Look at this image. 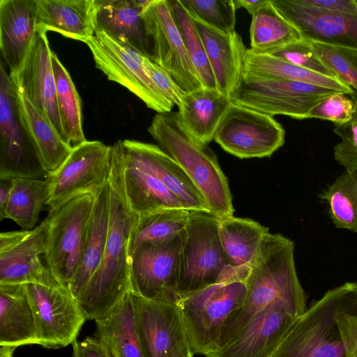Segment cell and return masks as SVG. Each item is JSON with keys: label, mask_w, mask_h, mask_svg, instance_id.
<instances>
[{"label": "cell", "mask_w": 357, "mask_h": 357, "mask_svg": "<svg viewBox=\"0 0 357 357\" xmlns=\"http://www.w3.org/2000/svg\"><path fill=\"white\" fill-rule=\"evenodd\" d=\"M189 15L222 32L234 31L236 10L234 0H180Z\"/></svg>", "instance_id": "ab89813d"}, {"label": "cell", "mask_w": 357, "mask_h": 357, "mask_svg": "<svg viewBox=\"0 0 357 357\" xmlns=\"http://www.w3.org/2000/svg\"><path fill=\"white\" fill-rule=\"evenodd\" d=\"M130 294L145 357H194L178 304Z\"/></svg>", "instance_id": "4fadbf2b"}, {"label": "cell", "mask_w": 357, "mask_h": 357, "mask_svg": "<svg viewBox=\"0 0 357 357\" xmlns=\"http://www.w3.org/2000/svg\"><path fill=\"white\" fill-rule=\"evenodd\" d=\"M244 74L310 84L352 94L354 90L337 78L324 76L268 54H255L247 49Z\"/></svg>", "instance_id": "4dcf8cb0"}, {"label": "cell", "mask_w": 357, "mask_h": 357, "mask_svg": "<svg viewBox=\"0 0 357 357\" xmlns=\"http://www.w3.org/2000/svg\"><path fill=\"white\" fill-rule=\"evenodd\" d=\"M338 91L310 84L244 74L230 97L231 103L271 116L310 119L311 110Z\"/></svg>", "instance_id": "ba28073f"}, {"label": "cell", "mask_w": 357, "mask_h": 357, "mask_svg": "<svg viewBox=\"0 0 357 357\" xmlns=\"http://www.w3.org/2000/svg\"><path fill=\"white\" fill-rule=\"evenodd\" d=\"M148 132L158 146L183 169L202 193L212 214L219 219L233 216L227 178L215 154L187 131L177 112L157 113Z\"/></svg>", "instance_id": "277c9868"}, {"label": "cell", "mask_w": 357, "mask_h": 357, "mask_svg": "<svg viewBox=\"0 0 357 357\" xmlns=\"http://www.w3.org/2000/svg\"><path fill=\"white\" fill-rule=\"evenodd\" d=\"M110 203L109 181L95 193L81 262L69 291L77 298L98 271L102 259L108 231Z\"/></svg>", "instance_id": "f1b7e54d"}, {"label": "cell", "mask_w": 357, "mask_h": 357, "mask_svg": "<svg viewBox=\"0 0 357 357\" xmlns=\"http://www.w3.org/2000/svg\"><path fill=\"white\" fill-rule=\"evenodd\" d=\"M354 96L357 102V92ZM334 132L341 142L334 146V158L345 172H357V107L353 118L342 125L335 124Z\"/></svg>", "instance_id": "ee69618b"}, {"label": "cell", "mask_w": 357, "mask_h": 357, "mask_svg": "<svg viewBox=\"0 0 357 357\" xmlns=\"http://www.w3.org/2000/svg\"><path fill=\"white\" fill-rule=\"evenodd\" d=\"M110 203L104 255L98 271L76 298L86 320L108 317L130 292V242L138 215L126 195L122 140L112 145Z\"/></svg>", "instance_id": "6da1fadb"}, {"label": "cell", "mask_w": 357, "mask_h": 357, "mask_svg": "<svg viewBox=\"0 0 357 357\" xmlns=\"http://www.w3.org/2000/svg\"><path fill=\"white\" fill-rule=\"evenodd\" d=\"M96 68L110 81L124 86L157 113L172 112L169 102L148 75L144 55L128 45L97 30L86 43Z\"/></svg>", "instance_id": "30bf717a"}, {"label": "cell", "mask_w": 357, "mask_h": 357, "mask_svg": "<svg viewBox=\"0 0 357 357\" xmlns=\"http://www.w3.org/2000/svg\"><path fill=\"white\" fill-rule=\"evenodd\" d=\"M142 17L149 58L163 68L185 93L203 87L174 22L168 0H147Z\"/></svg>", "instance_id": "5bb4252c"}, {"label": "cell", "mask_w": 357, "mask_h": 357, "mask_svg": "<svg viewBox=\"0 0 357 357\" xmlns=\"http://www.w3.org/2000/svg\"><path fill=\"white\" fill-rule=\"evenodd\" d=\"M95 194L77 195L50 211L47 220V266L69 290L82 260Z\"/></svg>", "instance_id": "8992f818"}, {"label": "cell", "mask_w": 357, "mask_h": 357, "mask_svg": "<svg viewBox=\"0 0 357 357\" xmlns=\"http://www.w3.org/2000/svg\"><path fill=\"white\" fill-rule=\"evenodd\" d=\"M192 19L203 42L217 89L230 99L244 75L247 48L235 30L222 32Z\"/></svg>", "instance_id": "7402d4cb"}, {"label": "cell", "mask_w": 357, "mask_h": 357, "mask_svg": "<svg viewBox=\"0 0 357 357\" xmlns=\"http://www.w3.org/2000/svg\"><path fill=\"white\" fill-rule=\"evenodd\" d=\"M302 38L357 50V17L319 9L300 0H271Z\"/></svg>", "instance_id": "d6986e66"}, {"label": "cell", "mask_w": 357, "mask_h": 357, "mask_svg": "<svg viewBox=\"0 0 357 357\" xmlns=\"http://www.w3.org/2000/svg\"><path fill=\"white\" fill-rule=\"evenodd\" d=\"M47 175L22 123L15 84L1 62L0 179H45Z\"/></svg>", "instance_id": "8fae6325"}, {"label": "cell", "mask_w": 357, "mask_h": 357, "mask_svg": "<svg viewBox=\"0 0 357 357\" xmlns=\"http://www.w3.org/2000/svg\"><path fill=\"white\" fill-rule=\"evenodd\" d=\"M268 54L275 56L318 74L337 78L319 59L310 40L301 38Z\"/></svg>", "instance_id": "b9f144b4"}, {"label": "cell", "mask_w": 357, "mask_h": 357, "mask_svg": "<svg viewBox=\"0 0 357 357\" xmlns=\"http://www.w3.org/2000/svg\"><path fill=\"white\" fill-rule=\"evenodd\" d=\"M268 232V228L251 219H219L220 243L229 264L234 268L250 265Z\"/></svg>", "instance_id": "1f68e13d"}, {"label": "cell", "mask_w": 357, "mask_h": 357, "mask_svg": "<svg viewBox=\"0 0 357 357\" xmlns=\"http://www.w3.org/2000/svg\"><path fill=\"white\" fill-rule=\"evenodd\" d=\"M12 181L0 179V220L6 219V208L10 198Z\"/></svg>", "instance_id": "c3c4849f"}, {"label": "cell", "mask_w": 357, "mask_h": 357, "mask_svg": "<svg viewBox=\"0 0 357 357\" xmlns=\"http://www.w3.org/2000/svg\"><path fill=\"white\" fill-rule=\"evenodd\" d=\"M6 208L10 219L24 230L34 229L43 207L47 205L50 187L46 179L15 178Z\"/></svg>", "instance_id": "d590c367"}, {"label": "cell", "mask_w": 357, "mask_h": 357, "mask_svg": "<svg viewBox=\"0 0 357 357\" xmlns=\"http://www.w3.org/2000/svg\"><path fill=\"white\" fill-rule=\"evenodd\" d=\"M354 93L337 92L326 98L311 110L310 118L328 120L337 125L349 122L357 107Z\"/></svg>", "instance_id": "7bdbcfd3"}, {"label": "cell", "mask_w": 357, "mask_h": 357, "mask_svg": "<svg viewBox=\"0 0 357 357\" xmlns=\"http://www.w3.org/2000/svg\"><path fill=\"white\" fill-rule=\"evenodd\" d=\"M231 103L218 90L202 87L185 93L178 107V117L193 137L207 145L213 139Z\"/></svg>", "instance_id": "83f0119b"}, {"label": "cell", "mask_w": 357, "mask_h": 357, "mask_svg": "<svg viewBox=\"0 0 357 357\" xmlns=\"http://www.w3.org/2000/svg\"><path fill=\"white\" fill-rule=\"evenodd\" d=\"M51 59L61 127L67 142L73 147L86 141L82 126L81 99L68 71L53 51Z\"/></svg>", "instance_id": "e575fe53"}, {"label": "cell", "mask_w": 357, "mask_h": 357, "mask_svg": "<svg viewBox=\"0 0 357 357\" xmlns=\"http://www.w3.org/2000/svg\"><path fill=\"white\" fill-rule=\"evenodd\" d=\"M307 6L331 12L357 17L355 0H300Z\"/></svg>", "instance_id": "7dc6e473"}, {"label": "cell", "mask_w": 357, "mask_h": 357, "mask_svg": "<svg viewBox=\"0 0 357 357\" xmlns=\"http://www.w3.org/2000/svg\"><path fill=\"white\" fill-rule=\"evenodd\" d=\"M15 349L13 347H1L0 357H13Z\"/></svg>", "instance_id": "f907efd6"}, {"label": "cell", "mask_w": 357, "mask_h": 357, "mask_svg": "<svg viewBox=\"0 0 357 357\" xmlns=\"http://www.w3.org/2000/svg\"><path fill=\"white\" fill-rule=\"evenodd\" d=\"M123 178L127 199L138 216L164 209L184 208L178 198L165 185L124 157Z\"/></svg>", "instance_id": "f546056e"}, {"label": "cell", "mask_w": 357, "mask_h": 357, "mask_svg": "<svg viewBox=\"0 0 357 357\" xmlns=\"http://www.w3.org/2000/svg\"><path fill=\"white\" fill-rule=\"evenodd\" d=\"M189 213L184 208H169L138 216L131 234L130 253L143 243L167 241L183 232Z\"/></svg>", "instance_id": "8d00e7d4"}, {"label": "cell", "mask_w": 357, "mask_h": 357, "mask_svg": "<svg viewBox=\"0 0 357 357\" xmlns=\"http://www.w3.org/2000/svg\"><path fill=\"white\" fill-rule=\"evenodd\" d=\"M351 357H357V341Z\"/></svg>", "instance_id": "816d5d0a"}, {"label": "cell", "mask_w": 357, "mask_h": 357, "mask_svg": "<svg viewBox=\"0 0 357 357\" xmlns=\"http://www.w3.org/2000/svg\"><path fill=\"white\" fill-rule=\"evenodd\" d=\"M298 317L282 307L266 310L206 357H269Z\"/></svg>", "instance_id": "44dd1931"}, {"label": "cell", "mask_w": 357, "mask_h": 357, "mask_svg": "<svg viewBox=\"0 0 357 357\" xmlns=\"http://www.w3.org/2000/svg\"><path fill=\"white\" fill-rule=\"evenodd\" d=\"M250 36V50L255 54H269L302 38L298 30L271 0L252 15Z\"/></svg>", "instance_id": "836d02e7"}, {"label": "cell", "mask_w": 357, "mask_h": 357, "mask_svg": "<svg viewBox=\"0 0 357 357\" xmlns=\"http://www.w3.org/2000/svg\"><path fill=\"white\" fill-rule=\"evenodd\" d=\"M72 346L73 357H113L107 346L96 337L75 340Z\"/></svg>", "instance_id": "bcb514c9"}, {"label": "cell", "mask_w": 357, "mask_h": 357, "mask_svg": "<svg viewBox=\"0 0 357 357\" xmlns=\"http://www.w3.org/2000/svg\"><path fill=\"white\" fill-rule=\"evenodd\" d=\"M96 0H36V30L86 43L95 34Z\"/></svg>", "instance_id": "cb8c5ba5"}, {"label": "cell", "mask_w": 357, "mask_h": 357, "mask_svg": "<svg viewBox=\"0 0 357 357\" xmlns=\"http://www.w3.org/2000/svg\"><path fill=\"white\" fill-rule=\"evenodd\" d=\"M269 0H234L236 9L244 8L252 15L262 6L266 4Z\"/></svg>", "instance_id": "681fc988"}, {"label": "cell", "mask_w": 357, "mask_h": 357, "mask_svg": "<svg viewBox=\"0 0 357 357\" xmlns=\"http://www.w3.org/2000/svg\"><path fill=\"white\" fill-rule=\"evenodd\" d=\"M122 146L124 158L160 181L178 198L185 210L211 213L183 169L158 145L124 139Z\"/></svg>", "instance_id": "ac0fdd59"}, {"label": "cell", "mask_w": 357, "mask_h": 357, "mask_svg": "<svg viewBox=\"0 0 357 357\" xmlns=\"http://www.w3.org/2000/svg\"><path fill=\"white\" fill-rule=\"evenodd\" d=\"M168 2L191 63L203 87L217 89L215 77L193 19L180 0H168Z\"/></svg>", "instance_id": "f35d334b"}, {"label": "cell", "mask_w": 357, "mask_h": 357, "mask_svg": "<svg viewBox=\"0 0 357 357\" xmlns=\"http://www.w3.org/2000/svg\"><path fill=\"white\" fill-rule=\"evenodd\" d=\"M179 270L180 300L216 282L230 266L219 237V218L190 211Z\"/></svg>", "instance_id": "52a82bcc"}, {"label": "cell", "mask_w": 357, "mask_h": 357, "mask_svg": "<svg viewBox=\"0 0 357 357\" xmlns=\"http://www.w3.org/2000/svg\"><path fill=\"white\" fill-rule=\"evenodd\" d=\"M23 126L46 172H55L70 155L73 146L66 142L50 121L31 103L21 84L13 77Z\"/></svg>", "instance_id": "484cf974"}, {"label": "cell", "mask_w": 357, "mask_h": 357, "mask_svg": "<svg viewBox=\"0 0 357 357\" xmlns=\"http://www.w3.org/2000/svg\"><path fill=\"white\" fill-rule=\"evenodd\" d=\"M335 227L357 233V172H345L319 195Z\"/></svg>", "instance_id": "74e56055"}, {"label": "cell", "mask_w": 357, "mask_h": 357, "mask_svg": "<svg viewBox=\"0 0 357 357\" xmlns=\"http://www.w3.org/2000/svg\"><path fill=\"white\" fill-rule=\"evenodd\" d=\"M47 220L31 230L0 234V284L62 287L40 256L46 252Z\"/></svg>", "instance_id": "e0dca14e"}, {"label": "cell", "mask_w": 357, "mask_h": 357, "mask_svg": "<svg viewBox=\"0 0 357 357\" xmlns=\"http://www.w3.org/2000/svg\"><path fill=\"white\" fill-rule=\"evenodd\" d=\"M146 2L147 0H96L97 30L149 57L148 39L142 17Z\"/></svg>", "instance_id": "d4e9b609"}, {"label": "cell", "mask_w": 357, "mask_h": 357, "mask_svg": "<svg viewBox=\"0 0 357 357\" xmlns=\"http://www.w3.org/2000/svg\"><path fill=\"white\" fill-rule=\"evenodd\" d=\"M95 322L96 337L113 357H145L136 331L130 292L111 314Z\"/></svg>", "instance_id": "d6a6232c"}, {"label": "cell", "mask_w": 357, "mask_h": 357, "mask_svg": "<svg viewBox=\"0 0 357 357\" xmlns=\"http://www.w3.org/2000/svg\"><path fill=\"white\" fill-rule=\"evenodd\" d=\"M25 287L36 319L38 344L59 349L77 340L86 318L70 291L63 287Z\"/></svg>", "instance_id": "2e32d148"}, {"label": "cell", "mask_w": 357, "mask_h": 357, "mask_svg": "<svg viewBox=\"0 0 357 357\" xmlns=\"http://www.w3.org/2000/svg\"><path fill=\"white\" fill-rule=\"evenodd\" d=\"M185 233L167 241L143 243L130 253V292L146 299L179 303L180 258Z\"/></svg>", "instance_id": "9c48e42d"}, {"label": "cell", "mask_w": 357, "mask_h": 357, "mask_svg": "<svg viewBox=\"0 0 357 357\" xmlns=\"http://www.w3.org/2000/svg\"><path fill=\"white\" fill-rule=\"evenodd\" d=\"M312 45L335 77L357 92V50L318 42Z\"/></svg>", "instance_id": "60d3db41"}, {"label": "cell", "mask_w": 357, "mask_h": 357, "mask_svg": "<svg viewBox=\"0 0 357 357\" xmlns=\"http://www.w3.org/2000/svg\"><path fill=\"white\" fill-rule=\"evenodd\" d=\"M38 343L25 284H0V346L17 348Z\"/></svg>", "instance_id": "4316f807"}, {"label": "cell", "mask_w": 357, "mask_h": 357, "mask_svg": "<svg viewBox=\"0 0 357 357\" xmlns=\"http://www.w3.org/2000/svg\"><path fill=\"white\" fill-rule=\"evenodd\" d=\"M356 341L357 282H349L307 308L269 357H351Z\"/></svg>", "instance_id": "3957f363"}, {"label": "cell", "mask_w": 357, "mask_h": 357, "mask_svg": "<svg viewBox=\"0 0 357 357\" xmlns=\"http://www.w3.org/2000/svg\"><path fill=\"white\" fill-rule=\"evenodd\" d=\"M52 52L46 32L36 30L21 70L16 75H9L21 84L31 103L50 121L67 142L56 104Z\"/></svg>", "instance_id": "ffe728a7"}, {"label": "cell", "mask_w": 357, "mask_h": 357, "mask_svg": "<svg viewBox=\"0 0 357 357\" xmlns=\"http://www.w3.org/2000/svg\"><path fill=\"white\" fill-rule=\"evenodd\" d=\"M250 266H229L216 282L180 300L178 305L194 355L206 356L219 348L225 321L245 299Z\"/></svg>", "instance_id": "5b68a950"}, {"label": "cell", "mask_w": 357, "mask_h": 357, "mask_svg": "<svg viewBox=\"0 0 357 357\" xmlns=\"http://www.w3.org/2000/svg\"><path fill=\"white\" fill-rule=\"evenodd\" d=\"M143 64L148 75L167 100L178 107L185 93L172 76L148 56H144Z\"/></svg>", "instance_id": "f6af8a7d"}, {"label": "cell", "mask_w": 357, "mask_h": 357, "mask_svg": "<svg viewBox=\"0 0 357 357\" xmlns=\"http://www.w3.org/2000/svg\"><path fill=\"white\" fill-rule=\"evenodd\" d=\"M112 145L98 140L75 146L64 162L45 178L50 187L49 208L82 193H96L109 180Z\"/></svg>", "instance_id": "7c38bea8"}, {"label": "cell", "mask_w": 357, "mask_h": 357, "mask_svg": "<svg viewBox=\"0 0 357 357\" xmlns=\"http://www.w3.org/2000/svg\"><path fill=\"white\" fill-rule=\"evenodd\" d=\"M36 0H0V48L10 75L21 70L36 32Z\"/></svg>", "instance_id": "603a6c76"}, {"label": "cell", "mask_w": 357, "mask_h": 357, "mask_svg": "<svg viewBox=\"0 0 357 357\" xmlns=\"http://www.w3.org/2000/svg\"><path fill=\"white\" fill-rule=\"evenodd\" d=\"M294 250V242L282 234L268 232L264 236L250 266L243 303L225 321L219 348L266 310L282 307L296 317L306 311L307 297L297 275Z\"/></svg>", "instance_id": "7a4b0ae2"}, {"label": "cell", "mask_w": 357, "mask_h": 357, "mask_svg": "<svg viewBox=\"0 0 357 357\" xmlns=\"http://www.w3.org/2000/svg\"><path fill=\"white\" fill-rule=\"evenodd\" d=\"M285 131L273 116L231 103L213 138L239 158L271 156L284 143Z\"/></svg>", "instance_id": "9a60e30c"}]
</instances>
